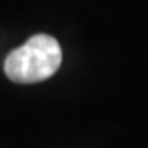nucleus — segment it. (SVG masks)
<instances>
[{
    "label": "nucleus",
    "instance_id": "nucleus-1",
    "mask_svg": "<svg viewBox=\"0 0 148 148\" xmlns=\"http://www.w3.org/2000/svg\"><path fill=\"white\" fill-rule=\"evenodd\" d=\"M61 46L49 35L40 33L8 53L3 69L7 77L18 84H33L51 77L61 66Z\"/></svg>",
    "mask_w": 148,
    "mask_h": 148
}]
</instances>
